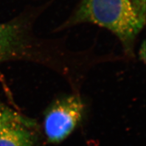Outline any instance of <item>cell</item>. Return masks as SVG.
<instances>
[{"instance_id": "cell-1", "label": "cell", "mask_w": 146, "mask_h": 146, "mask_svg": "<svg viewBox=\"0 0 146 146\" xmlns=\"http://www.w3.org/2000/svg\"><path fill=\"white\" fill-rule=\"evenodd\" d=\"M84 23L96 25L115 34L128 52L145 24L133 0H82L58 29Z\"/></svg>"}, {"instance_id": "cell-2", "label": "cell", "mask_w": 146, "mask_h": 146, "mask_svg": "<svg viewBox=\"0 0 146 146\" xmlns=\"http://www.w3.org/2000/svg\"><path fill=\"white\" fill-rule=\"evenodd\" d=\"M85 106L78 96L70 95L54 101L44 114V130L49 143L66 138L81 121Z\"/></svg>"}, {"instance_id": "cell-3", "label": "cell", "mask_w": 146, "mask_h": 146, "mask_svg": "<svg viewBox=\"0 0 146 146\" xmlns=\"http://www.w3.org/2000/svg\"><path fill=\"white\" fill-rule=\"evenodd\" d=\"M43 9L15 20L0 23V63L25 52L31 47L34 22Z\"/></svg>"}, {"instance_id": "cell-4", "label": "cell", "mask_w": 146, "mask_h": 146, "mask_svg": "<svg viewBox=\"0 0 146 146\" xmlns=\"http://www.w3.org/2000/svg\"><path fill=\"white\" fill-rule=\"evenodd\" d=\"M33 121L15 123L0 133V146H35L36 137Z\"/></svg>"}, {"instance_id": "cell-5", "label": "cell", "mask_w": 146, "mask_h": 146, "mask_svg": "<svg viewBox=\"0 0 146 146\" xmlns=\"http://www.w3.org/2000/svg\"><path fill=\"white\" fill-rule=\"evenodd\" d=\"M28 119L4 105L0 104V133L6 128L17 122H26Z\"/></svg>"}]
</instances>
